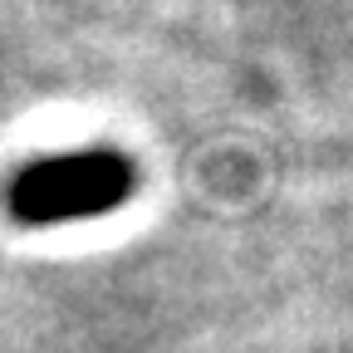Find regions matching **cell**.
I'll return each mask as SVG.
<instances>
[{"label": "cell", "mask_w": 353, "mask_h": 353, "mask_svg": "<svg viewBox=\"0 0 353 353\" xmlns=\"http://www.w3.org/2000/svg\"><path fill=\"white\" fill-rule=\"evenodd\" d=\"M128 192V167L108 152L94 157H69L59 167H34L20 176L15 187V206L30 221H50V216H88V211H103L113 201H123Z\"/></svg>", "instance_id": "6da1fadb"}]
</instances>
